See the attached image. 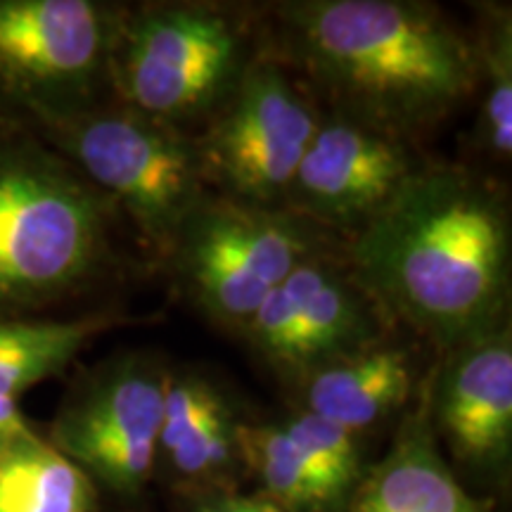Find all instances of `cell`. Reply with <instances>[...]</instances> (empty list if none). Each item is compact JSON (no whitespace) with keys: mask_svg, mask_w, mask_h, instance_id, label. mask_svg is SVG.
Listing matches in <instances>:
<instances>
[{"mask_svg":"<svg viewBox=\"0 0 512 512\" xmlns=\"http://www.w3.org/2000/svg\"><path fill=\"white\" fill-rule=\"evenodd\" d=\"M261 50V24L219 3L124 5L112 53L119 105L192 133L238 86Z\"/></svg>","mask_w":512,"mask_h":512,"instance_id":"4","label":"cell"},{"mask_svg":"<svg viewBox=\"0 0 512 512\" xmlns=\"http://www.w3.org/2000/svg\"><path fill=\"white\" fill-rule=\"evenodd\" d=\"M91 477L31 430L0 453V512H98Z\"/></svg>","mask_w":512,"mask_h":512,"instance_id":"16","label":"cell"},{"mask_svg":"<svg viewBox=\"0 0 512 512\" xmlns=\"http://www.w3.org/2000/svg\"><path fill=\"white\" fill-rule=\"evenodd\" d=\"M278 422L287 437L318 467L320 475L351 503V496L368 472L361 434L299 408Z\"/></svg>","mask_w":512,"mask_h":512,"instance_id":"20","label":"cell"},{"mask_svg":"<svg viewBox=\"0 0 512 512\" xmlns=\"http://www.w3.org/2000/svg\"><path fill=\"white\" fill-rule=\"evenodd\" d=\"M335 247L342 242L287 209L209 192L178 230L166 261L195 309L240 337L294 268Z\"/></svg>","mask_w":512,"mask_h":512,"instance_id":"6","label":"cell"},{"mask_svg":"<svg viewBox=\"0 0 512 512\" xmlns=\"http://www.w3.org/2000/svg\"><path fill=\"white\" fill-rule=\"evenodd\" d=\"M394 323L349 271L342 247L306 259L268 294L240 339L294 387L323 363L392 337Z\"/></svg>","mask_w":512,"mask_h":512,"instance_id":"10","label":"cell"},{"mask_svg":"<svg viewBox=\"0 0 512 512\" xmlns=\"http://www.w3.org/2000/svg\"><path fill=\"white\" fill-rule=\"evenodd\" d=\"M190 512H283L268 498L254 494L245 496L235 489L207 491L190 496Z\"/></svg>","mask_w":512,"mask_h":512,"instance_id":"21","label":"cell"},{"mask_svg":"<svg viewBox=\"0 0 512 512\" xmlns=\"http://www.w3.org/2000/svg\"><path fill=\"white\" fill-rule=\"evenodd\" d=\"M425 382L413 411L401 418L392 448L368 467L347 512H491L446 463L427 415Z\"/></svg>","mask_w":512,"mask_h":512,"instance_id":"14","label":"cell"},{"mask_svg":"<svg viewBox=\"0 0 512 512\" xmlns=\"http://www.w3.org/2000/svg\"><path fill=\"white\" fill-rule=\"evenodd\" d=\"M432 162L418 143L323 110L283 209L344 245Z\"/></svg>","mask_w":512,"mask_h":512,"instance_id":"11","label":"cell"},{"mask_svg":"<svg viewBox=\"0 0 512 512\" xmlns=\"http://www.w3.org/2000/svg\"><path fill=\"white\" fill-rule=\"evenodd\" d=\"M169 366L128 351L74 377L46 439L91 477L98 491L133 503L157 472Z\"/></svg>","mask_w":512,"mask_h":512,"instance_id":"9","label":"cell"},{"mask_svg":"<svg viewBox=\"0 0 512 512\" xmlns=\"http://www.w3.org/2000/svg\"><path fill=\"white\" fill-rule=\"evenodd\" d=\"M240 451L245 472L259 484V496L283 512H347L349 498L320 475L280 422L242 420Z\"/></svg>","mask_w":512,"mask_h":512,"instance_id":"17","label":"cell"},{"mask_svg":"<svg viewBox=\"0 0 512 512\" xmlns=\"http://www.w3.org/2000/svg\"><path fill=\"white\" fill-rule=\"evenodd\" d=\"M242 418L235 401L223 406L195 430L183 434L174 446L157 456L176 486L188 496L235 489L238 472H245L240 451Z\"/></svg>","mask_w":512,"mask_h":512,"instance_id":"19","label":"cell"},{"mask_svg":"<svg viewBox=\"0 0 512 512\" xmlns=\"http://www.w3.org/2000/svg\"><path fill=\"white\" fill-rule=\"evenodd\" d=\"M320 117L304 83L261 43L233 93L190 136L209 192L283 209Z\"/></svg>","mask_w":512,"mask_h":512,"instance_id":"8","label":"cell"},{"mask_svg":"<svg viewBox=\"0 0 512 512\" xmlns=\"http://www.w3.org/2000/svg\"><path fill=\"white\" fill-rule=\"evenodd\" d=\"M261 43L320 110L418 143L477 93L472 34L432 3L285 0Z\"/></svg>","mask_w":512,"mask_h":512,"instance_id":"1","label":"cell"},{"mask_svg":"<svg viewBox=\"0 0 512 512\" xmlns=\"http://www.w3.org/2000/svg\"><path fill=\"white\" fill-rule=\"evenodd\" d=\"M119 219L55 147L0 119V320L46 318L105 283Z\"/></svg>","mask_w":512,"mask_h":512,"instance_id":"3","label":"cell"},{"mask_svg":"<svg viewBox=\"0 0 512 512\" xmlns=\"http://www.w3.org/2000/svg\"><path fill=\"white\" fill-rule=\"evenodd\" d=\"M342 252L384 316L439 354L510 320L508 204L465 166L432 162Z\"/></svg>","mask_w":512,"mask_h":512,"instance_id":"2","label":"cell"},{"mask_svg":"<svg viewBox=\"0 0 512 512\" xmlns=\"http://www.w3.org/2000/svg\"><path fill=\"white\" fill-rule=\"evenodd\" d=\"M121 323L124 318L105 311L0 320V399L19 401L36 384L62 375L95 337Z\"/></svg>","mask_w":512,"mask_h":512,"instance_id":"15","label":"cell"},{"mask_svg":"<svg viewBox=\"0 0 512 512\" xmlns=\"http://www.w3.org/2000/svg\"><path fill=\"white\" fill-rule=\"evenodd\" d=\"M124 5L0 0V119L43 133L114 102Z\"/></svg>","mask_w":512,"mask_h":512,"instance_id":"5","label":"cell"},{"mask_svg":"<svg viewBox=\"0 0 512 512\" xmlns=\"http://www.w3.org/2000/svg\"><path fill=\"white\" fill-rule=\"evenodd\" d=\"M425 382L418 349L394 337L313 368L294 384L299 411L366 434L401 413Z\"/></svg>","mask_w":512,"mask_h":512,"instance_id":"13","label":"cell"},{"mask_svg":"<svg viewBox=\"0 0 512 512\" xmlns=\"http://www.w3.org/2000/svg\"><path fill=\"white\" fill-rule=\"evenodd\" d=\"M425 396L437 444L470 470L501 475L512 451L510 320L441 354Z\"/></svg>","mask_w":512,"mask_h":512,"instance_id":"12","label":"cell"},{"mask_svg":"<svg viewBox=\"0 0 512 512\" xmlns=\"http://www.w3.org/2000/svg\"><path fill=\"white\" fill-rule=\"evenodd\" d=\"M38 136L72 162L162 259L209 195L188 133L117 100Z\"/></svg>","mask_w":512,"mask_h":512,"instance_id":"7","label":"cell"},{"mask_svg":"<svg viewBox=\"0 0 512 512\" xmlns=\"http://www.w3.org/2000/svg\"><path fill=\"white\" fill-rule=\"evenodd\" d=\"M472 41L477 50V145L496 162L512 155V15L510 5L484 3Z\"/></svg>","mask_w":512,"mask_h":512,"instance_id":"18","label":"cell"},{"mask_svg":"<svg viewBox=\"0 0 512 512\" xmlns=\"http://www.w3.org/2000/svg\"><path fill=\"white\" fill-rule=\"evenodd\" d=\"M36 430L27 420V415L19 408V401L0 399V453L8 448L12 441H17L24 434Z\"/></svg>","mask_w":512,"mask_h":512,"instance_id":"22","label":"cell"}]
</instances>
